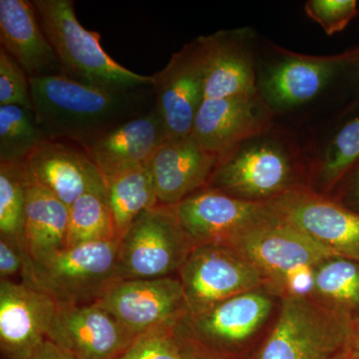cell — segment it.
Returning <instances> with one entry per match:
<instances>
[{
    "label": "cell",
    "mask_w": 359,
    "mask_h": 359,
    "mask_svg": "<svg viewBox=\"0 0 359 359\" xmlns=\"http://www.w3.org/2000/svg\"><path fill=\"white\" fill-rule=\"evenodd\" d=\"M276 218L330 250L359 262V212L302 187L266 201Z\"/></svg>",
    "instance_id": "30bf717a"
},
{
    "label": "cell",
    "mask_w": 359,
    "mask_h": 359,
    "mask_svg": "<svg viewBox=\"0 0 359 359\" xmlns=\"http://www.w3.org/2000/svg\"><path fill=\"white\" fill-rule=\"evenodd\" d=\"M118 359H207L180 332L177 323L139 335Z\"/></svg>",
    "instance_id": "f1b7e54d"
},
{
    "label": "cell",
    "mask_w": 359,
    "mask_h": 359,
    "mask_svg": "<svg viewBox=\"0 0 359 359\" xmlns=\"http://www.w3.org/2000/svg\"><path fill=\"white\" fill-rule=\"evenodd\" d=\"M356 53L335 56H304L290 53L264 78L263 92L269 104L290 108L308 103Z\"/></svg>",
    "instance_id": "44dd1931"
},
{
    "label": "cell",
    "mask_w": 359,
    "mask_h": 359,
    "mask_svg": "<svg viewBox=\"0 0 359 359\" xmlns=\"http://www.w3.org/2000/svg\"><path fill=\"white\" fill-rule=\"evenodd\" d=\"M25 250L23 243L16 238L0 236V276L1 280H11L22 271Z\"/></svg>",
    "instance_id": "d6a6232c"
},
{
    "label": "cell",
    "mask_w": 359,
    "mask_h": 359,
    "mask_svg": "<svg viewBox=\"0 0 359 359\" xmlns=\"http://www.w3.org/2000/svg\"><path fill=\"white\" fill-rule=\"evenodd\" d=\"M7 105L33 111L32 85L25 69L0 47V106Z\"/></svg>",
    "instance_id": "4dcf8cb0"
},
{
    "label": "cell",
    "mask_w": 359,
    "mask_h": 359,
    "mask_svg": "<svg viewBox=\"0 0 359 359\" xmlns=\"http://www.w3.org/2000/svg\"><path fill=\"white\" fill-rule=\"evenodd\" d=\"M335 359H359V356L349 348L346 353H342L341 355H339V358Z\"/></svg>",
    "instance_id": "d590c367"
},
{
    "label": "cell",
    "mask_w": 359,
    "mask_h": 359,
    "mask_svg": "<svg viewBox=\"0 0 359 359\" xmlns=\"http://www.w3.org/2000/svg\"><path fill=\"white\" fill-rule=\"evenodd\" d=\"M268 126V109L259 94L205 99L191 135L205 150L222 158L241 144L261 136Z\"/></svg>",
    "instance_id": "e0dca14e"
},
{
    "label": "cell",
    "mask_w": 359,
    "mask_h": 359,
    "mask_svg": "<svg viewBox=\"0 0 359 359\" xmlns=\"http://www.w3.org/2000/svg\"><path fill=\"white\" fill-rule=\"evenodd\" d=\"M62 75L82 83L119 90L153 86V77L124 67L104 50L101 35L80 25L73 0H32Z\"/></svg>",
    "instance_id": "7a4b0ae2"
},
{
    "label": "cell",
    "mask_w": 359,
    "mask_h": 359,
    "mask_svg": "<svg viewBox=\"0 0 359 359\" xmlns=\"http://www.w3.org/2000/svg\"><path fill=\"white\" fill-rule=\"evenodd\" d=\"M205 41L201 36L174 53L168 65L152 75L154 105L167 140L192 134L205 100Z\"/></svg>",
    "instance_id": "8fae6325"
},
{
    "label": "cell",
    "mask_w": 359,
    "mask_h": 359,
    "mask_svg": "<svg viewBox=\"0 0 359 359\" xmlns=\"http://www.w3.org/2000/svg\"><path fill=\"white\" fill-rule=\"evenodd\" d=\"M313 297L323 306L359 320V262L332 256L314 273Z\"/></svg>",
    "instance_id": "d4e9b609"
},
{
    "label": "cell",
    "mask_w": 359,
    "mask_h": 359,
    "mask_svg": "<svg viewBox=\"0 0 359 359\" xmlns=\"http://www.w3.org/2000/svg\"><path fill=\"white\" fill-rule=\"evenodd\" d=\"M355 321L311 297H285L259 359H335L351 346Z\"/></svg>",
    "instance_id": "5b68a950"
},
{
    "label": "cell",
    "mask_w": 359,
    "mask_h": 359,
    "mask_svg": "<svg viewBox=\"0 0 359 359\" xmlns=\"http://www.w3.org/2000/svg\"><path fill=\"white\" fill-rule=\"evenodd\" d=\"M43 140L32 110L0 106V162L23 163Z\"/></svg>",
    "instance_id": "4316f807"
},
{
    "label": "cell",
    "mask_w": 359,
    "mask_h": 359,
    "mask_svg": "<svg viewBox=\"0 0 359 359\" xmlns=\"http://www.w3.org/2000/svg\"><path fill=\"white\" fill-rule=\"evenodd\" d=\"M188 316H195L243 292L264 287L250 261L231 248L198 245L179 271Z\"/></svg>",
    "instance_id": "ba28073f"
},
{
    "label": "cell",
    "mask_w": 359,
    "mask_h": 359,
    "mask_svg": "<svg viewBox=\"0 0 359 359\" xmlns=\"http://www.w3.org/2000/svg\"><path fill=\"white\" fill-rule=\"evenodd\" d=\"M97 302L137 337L188 313L183 285L174 276L116 280Z\"/></svg>",
    "instance_id": "4fadbf2b"
},
{
    "label": "cell",
    "mask_w": 359,
    "mask_h": 359,
    "mask_svg": "<svg viewBox=\"0 0 359 359\" xmlns=\"http://www.w3.org/2000/svg\"><path fill=\"white\" fill-rule=\"evenodd\" d=\"M25 164L0 162V236L25 244Z\"/></svg>",
    "instance_id": "83f0119b"
},
{
    "label": "cell",
    "mask_w": 359,
    "mask_h": 359,
    "mask_svg": "<svg viewBox=\"0 0 359 359\" xmlns=\"http://www.w3.org/2000/svg\"><path fill=\"white\" fill-rule=\"evenodd\" d=\"M30 85L33 112L45 139L72 142L84 149L151 109H145L144 88H105L65 75L30 78Z\"/></svg>",
    "instance_id": "6da1fadb"
},
{
    "label": "cell",
    "mask_w": 359,
    "mask_h": 359,
    "mask_svg": "<svg viewBox=\"0 0 359 359\" xmlns=\"http://www.w3.org/2000/svg\"><path fill=\"white\" fill-rule=\"evenodd\" d=\"M205 99L257 95L252 55L237 32L204 36Z\"/></svg>",
    "instance_id": "7402d4cb"
},
{
    "label": "cell",
    "mask_w": 359,
    "mask_h": 359,
    "mask_svg": "<svg viewBox=\"0 0 359 359\" xmlns=\"http://www.w3.org/2000/svg\"><path fill=\"white\" fill-rule=\"evenodd\" d=\"M359 160V117L347 122L335 135L320 164L321 182L334 186Z\"/></svg>",
    "instance_id": "f546056e"
},
{
    "label": "cell",
    "mask_w": 359,
    "mask_h": 359,
    "mask_svg": "<svg viewBox=\"0 0 359 359\" xmlns=\"http://www.w3.org/2000/svg\"><path fill=\"white\" fill-rule=\"evenodd\" d=\"M273 295L264 287L243 292L198 316L186 314L177 327L205 358L219 359L263 327L273 311Z\"/></svg>",
    "instance_id": "9c48e42d"
},
{
    "label": "cell",
    "mask_w": 359,
    "mask_h": 359,
    "mask_svg": "<svg viewBox=\"0 0 359 359\" xmlns=\"http://www.w3.org/2000/svg\"><path fill=\"white\" fill-rule=\"evenodd\" d=\"M118 240L106 196L86 194L69 207L67 247Z\"/></svg>",
    "instance_id": "484cf974"
},
{
    "label": "cell",
    "mask_w": 359,
    "mask_h": 359,
    "mask_svg": "<svg viewBox=\"0 0 359 359\" xmlns=\"http://www.w3.org/2000/svg\"><path fill=\"white\" fill-rule=\"evenodd\" d=\"M118 250L114 240L66 247L40 262L25 256L22 282L48 294L59 308L94 304L119 280Z\"/></svg>",
    "instance_id": "277c9868"
},
{
    "label": "cell",
    "mask_w": 359,
    "mask_h": 359,
    "mask_svg": "<svg viewBox=\"0 0 359 359\" xmlns=\"http://www.w3.org/2000/svg\"><path fill=\"white\" fill-rule=\"evenodd\" d=\"M306 15L321 26L327 35L341 32L358 14L355 0H309Z\"/></svg>",
    "instance_id": "1f68e13d"
},
{
    "label": "cell",
    "mask_w": 359,
    "mask_h": 359,
    "mask_svg": "<svg viewBox=\"0 0 359 359\" xmlns=\"http://www.w3.org/2000/svg\"><path fill=\"white\" fill-rule=\"evenodd\" d=\"M195 248L175 205H157L141 215L120 238L119 280H150L178 273Z\"/></svg>",
    "instance_id": "8992f818"
},
{
    "label": "cell",
    "mask_w": 359,
    "mask_h": 359,
    "mask_svg": "<svg viewBox=\"0 0 359 359\" xmlns=\"http://www.w3.org/2000/svg\"><path fill=\"white\" fill-rule=\"evenodd\" d=\"M106 201L120 240L143 212L159 205L150 163L108 180Z\"/></svg>",
    "instance_id": "cb8c5ba5"
},
{
    "label": "cell",
    "mask_w": 359,
    "mask_h": 359,
    "mask_svg": "<svg viewBox=\"0 0 359 359\" xmlns=\"http://www.w3.org/2000/svg\"><path fill=\"white\" fill-rule=\"evenodd\" d=\"M136 339L98 302L59 308L47 334L76 359H118Z\"/></svg>",
    "instance_id": "5bb4252c"
},
{
    "label": "cell",
    "mask_w": 359,
    "mask_h": 359,
    "mask_svg": "<svg viewBox=\"0 0 359 359\" xmlns=\"http://www.w3.org/2000/svg\"><path fill=\"white\" fill-rule=\"evenodd\" d=\"M351 349L354 353L358 354L359 356V320L355 323V328H354V334Z\"/></svg>",
    "instance_id": "e575fe53"
},
{
    "label": "cell",
    "mask_w": 359,
    "mask_h": 359,
    "mask_svg": "<svg viewBox=\"0 0 359 359\" xmlns=\"http://www.w3.org/2000/svg\"><path fill=\"white\" fill-rule=\"evenodd\" d=\"M25 172L26 216L23 245L27 259L40 262L67 247L69 207L40 186L26 168Z\"/></svg>",
    "instance_id": "603a6c76"
},
{
    "label": "cell",
    "mask_w": 359,
    "mask_h": 359,
    "mask_svg": "<svg viewBox=\"0 0 359 359\" xmlns=\"http://www.w3.org/2000/svg\"><path fill=\"white\" fill-rule=\"evenodd\" d=\"M26 359H76L70 353H66L63 349L59 348L49 340H45L40 344L32 355Z\"/></svg>",
    "instance_id": "836d02e7"
},
{
    "label": "cell",
    "mask_w": 359,
    "mask_h": 359,
    "mask_svg": "<svg viewBox=\"0 0 359 359\" xmlns=\"http://www.w3.org/2000/svg\"><path fill=\"white\" fill-rule=\"evenodd\" d=\"M354 198H355L356 202H358L359 205V172L358 177H356L355 185H354Z\"/></svg>",
    "instance_id": "8d00e7d4"
},
{
    "label": "cell",
    "mask_w": 359,
    "mask_h": 359,
    "mask_svg": "<svg viewBox=\"0 0 359 359\" xmlns=\"http://www.w3.org/2000/svg\"><path fill=\"white\" fill-rule=\"evenodd\" d=\"M231 249L254 264L263 276L264 287L282 299L311 297L316 269L334 256L276 216L243 233Z\"/></svg>",
    "instance_id": "3957f363"
},
{
    "label": "cell",
    "mask_w": 359,
    "mask_h": 359,
    "mask_svg": "<svg viewBox=\"0 0 359 359\" xmlns=\"http://www.w3.org/2000/svg\"><path fill=\"white\" fill-rule=\"evenodd\" d=\"M175 208L195 247L231 248L243 233L275 217L266 202L238 199L210 188L194 193Z\"/></svg>",
    "instance_id": "7c38bea8"
},
{
    "label": "cell",
    "mask_w": 359,
    "mask_h": 359,
    "mask_svg": "<svg viewBox=\"0 0 359 359\" xmlns=\"http://www.w3.org/2000/svg\"><path fill=\"white\" fill-rule=\"evenodd\" d=\"M219 159L205 150L192 135L165 141L150 162L159 204L178 205L207 188Z\"/></svg>",
    "instance_id": "ac0fdd59"
},
{
    "label": "cell",
    "mask_w": 359,
    "mask_h": 359,
    "mask_svg": "<svg viewBox=\"0 0 359 359\" xmlns=\"http://www.w3.org/2000/svg\"><path fill=\"white\" fill-rule=\"evenodd\" d=\"M167 140L155 105L111 130L85 149L108 180L129 170L146 166L158 148Z\"/></svg>",
    "instance_id": "d6986e66"
},
{
    "label": "cell",
    "mask_w": 359,
    "mask_h": 359,
    "mask_svg": "<svg viewBox=\"0 0 359 359\" xmlns=\"http://www.w3.org/2000/svg\"><path fill=\"white\" fill-rule=\"evenodd\" d=\"M254 139L219 159L207 188L238 199L266 202L297 187L295 163L289 151L275 141Z\"/></svg>",
    "instance_id": "52a82bcc"
},
{
    "label": "cell",
    "mask_w": 359,
    "mask_h": 359,
    "mask_svg": "<svg viewBox=\"0 0 359 359\" xmlns=\"http://www.w3.org/2000/svg\"><path fill=\"white\" fill-rule=\"evenodd\" d=\"M0 43L29 78L62 75L33 1L0 0Z\"/></svg>",
    "instance_id": "ffe728a7"
},
{
    "label": "cell",
    "mask_w": 359,
    "mask_h": 359,
    "mask_svg": "<svg viewBox=\"0 0 359 359\" xmlns=\"http://www.w3.org/2000/svg\"><path fill=\"white\" fill-rule=\"evenodd\" d=\"M23 163L40 186L68 207L86 194L106 196L103 174L87 151L72 142L45 139Z\"/></svg>",
    "instance_id": "2e32d148"
},
{
    "label": "cell",
    "mask_w": 359,
    "mask_h": 359,
    "mask_svg": "<svg viewBox=\"0 0 359 359\" xmlns=\"http://www.w3.org/2000/svg\"><path fill=\"white\" fill-rule=\"evenodd\" d=\"M59 311L48 294L25 282L0 280V349L4 359H26L47 340Z\"/></svg>",
    "instance_id": "9a60e30c"
}]
</instances>
